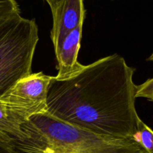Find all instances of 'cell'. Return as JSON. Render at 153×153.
I'll return each instance as SVG.
<instances>
[{"label": "cell", "instance_id": "obj_7", "mask_svg": "<svg viewBox=\"0 0 153 153\" xmlns=\"http://www.w3.org/2000/svg\"><path fill=\"white\" fill-rule=\"evenodd\" d=\"M21 125L22 123L0 104V134L9 139L16 138L21 134Z\"/></svg>", "mask_w": 153, "mask_h": 153}, {"label": "cell", "instance_id": "obj_4", "mask_svg": "<svg viewBox=\"0 0 153 153\" xmlns=\"http://www.w3.org/2000/svg\"><path fill=\"white\" fill-rule=\"evenodd\" d=\"M52 76L43 72L31 73L16 82L0 97V104L21 123L46 112L48 87Z\"/></svg>", "mask_w": 153, "mask_h": 153}, {"label": "cell", "instance_id": "obj_5", "mask_svg": "<svg viewBox=\"0 0 153 153\" xmlns=\"http://www.w3.org/2000/svg\"><path fill=\"white\" fill-rule=\"evenodd\" d=\"M51 10L53 18L51 39L56 50L69 33L83 25L85 16L84 0H61Z\"/></svg>", "mask_w": 153, "mask_h": 153}, {"label": "cell", "instance_id": "obj_6", "mask_svg": "<svg viewBox=\"0 0 153 153\" xmlns=\"http://www.w3.org/2000/svg\"><path fill=\"white\" fill-rule=\"evenodd\" d=\"M82 27L81 25L69 33L61 46L55 50L58 62V80H65L74 77L84 69L85 65L78 61V53L81 46Z\"/></svg>", "mask_w": 153, "mask_h": 153}, {"label": "cell", "instance_id": "obj_11", "mask_svg": "<svg viewBox=\"0 0 153 153\" xmlns=\"http://www.w3.org/2000/svg\"><path fill=\"white\" fill-rule=\"evenodd\" d=\"M0 153H15L10 147L7 137L0 134Z\"/></svg>", "mask_w": 153, "mask_h": 153}, {"label": "cell", "instance_id": "obj_1", "mask_svg": "<svg viewBox=\"0 0 153 153\" xmlns=\"http://www.w3.org/2000/svg\"><path fill=\"white\" fill-rule=\"evenodd\" d=\"M135 69L118 54L85 66L74 77L48 87L46 112L73 126L115 138L134 137L140 117L135 108Z\"/></svg>", "mask_w": 153, "mask_h": 153}, {"label": "cell", "instance_id": "obj_10", "mask_svg": "<svg viewBox=\"0 0 153 153\" xmlns=\"http://www.w3.org/2000/svg\"><path fill=\"white\" fill-rule=\"evenodd\" d=\"M142 97L153 102V78L146 80L143 84L137 85L136 98Z\"/></svg>", "mask_w": 153, "mask_h": 153}, {"label": "cell", "instance_id": "obj_2", "mask_svg": "<svg viewBox=\"0 0 153 153\" xmlns=\"http://www.w3.org/2000/svg\"><path fill=\"white\" fill-rule=\"evenodd\" d=\"M9 139L15 153H147L135 137H105L73 126L47 112L31 117Z\"/></svg>", "mask_w": 153, "mask_h": 153}, {"label": "cell", "instance_id": "obj_3", "mask_svg": "<svg viewBox=\"0 0 153 153\" xmlns=\"http://www.w3.org/2000/svg\"><path fill=\"white\" fill-rule=\"evenodd\" d=\"M38 40L35 20L22 17L20 13L0 25V97L31 74Z\"/></svg>", "mask_w": 153, "mask_h": 153}, {"label": "cell", "instance_id": "obj_13", "mask_svg": "<svg viewBox=\"0 0 153 153\" xmlns=\"http://www.w3.org/2000/svg\"><path fill=\"white\" fill-rule=\"evenodd\" d=\"M148 61H153V52L152 53V55L149 57L148 58Z\"/></svg>", "mask_w": 153, "mask_h": 153}, {"label": "cell", "instance_id": "obj_9", "mask_svg": "<svg viewBox=\"0 0 153 153\" xmlns=\"http://www.w3.org/2000/svg\"><path fill=\"white\" fill-rule=\"evenodd\" d=\"M19 13L20 10L16 0H0V25Z\"/></svg>", "mask_w": 153, "mask_h": 153}, {"label": "cell", "instance_id": "obj_12", "mask_svg": "<svg viewBox=\"0 0 153 153\" xmlns=\"http://www.w3.org/2000/svg\"><path fill=\"white\" fill-rule=\"evenodd\" d=\"M44 1H46V2L49 4V7H50V8H51V10H52V9H53L54 7L56 6V4H58V3L61 0H44Z\"/></svg>", "mask_w": 153, "mask_h": 153}, {"label": "cell", "instance_id": "obj_8", "mask_svg": "<svg viewBox=\"0 0 153 153\" xmlns=\"http://www.w3.org/2000/svg\"><path fill=\"white\" fill-rule=\"evenodd\" d=\"M147 153H153V131L139 118L137 123V134L134 136Z\"/></svg>", "mask_w": 153, "mask_h": 153}]
</instances>
